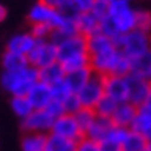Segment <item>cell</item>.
<instances>
[{
    "mask_svg": "<svg viewBox=\"0 0 151 151\" xmlns=\"http://www.w3.org/2000/svg\"><path fill=\"white\" fill-rule=\"evenodd\" d=\"M136 29L151 34V12L147 9H136Z\"/></svg>",
    "mask_w": 151,
    "mask_h": 151,
    "instance_id": "cell-29",
    "label": "cell"
},
{
    "mask_svg": "<svg viewBox=\"0 0 151 151\" xmlns=\"http://www.w3.org/2000/svg\"><path fill=\"white\" fill-rule=\"evenodd\" d=\"M73 116H74L76 122H77V125L80 127L82 133H83V136H85L86 129L91 127V123H93L94 119H96L94 109H91V108H82V106H80L76 113H73Z\"/></svg>",
    "mask_w": 151,
    "mask_h": 151,
    "instance_id": "cell-27",
    "label": "cell"
},
{
    "mask_svg": "<svg viewBox=\"0 0 151 151\" xmlns=\"http://www.w3.org/2000/svg\"><path fill=\"white\" fill-rule=\"evenodd\" d=\"M51 133L56 136H60V137H65L68 140H74V142H77L83 137V133H82L80 127L77 125L74 116L70 113H65L54 119Z\"/></svg>",
    "mask_w": 151,
    "mask_h": 151,
    "instance_id": "cell-10",
    "label": "cell"
},
{
    "mask_svg": "<svg viewBox=\"0 0 151 151\" xmlns=\"http://www.w3.org/2000/svg\"><path fill=\"white\" fill-rule=\"evenodd\" d=\"M116 45L127 59L134 60L151 50V34L133 29L116 39Z\"/></svg>",
    "mask_w": 151,
    "mask_h": 151,
    "instance_id": "cell-5",
    "label": "cell"
},
{
    "mask_svg": "<svg viewBox=\"0 0 151 151\" xmlns=\"http://www.w3.org/2000/svg\"><path fill=\"white\" fill-rule=\"evenodd\" d=\"M66 17L68 16L62 14L59 9L48 5L43 0L34 3L28 12V20L31 22V25H48L52 31L60 28L66 20Z\"/></svg>",
    "mask_w": 151,
    "mask_h": 151,
    "instance_id": "cell-6",
    "label": "cell"
},
{
    "mask_svg": "<svg viewBox=\"0 0 151 151\" xmlns=\"http://www.w3.org/2000/svg\"><path fill=\"white\" fill-rule=\"evenodd\" d=\"M45 109H46V111L52 116L54 119L66 113V111H65V106H63V104H60V102H56V100H51Z\"/></svg>",
    "mask_w": 151,
    "mask_h": 151,
    "instance_id": "cell-35",
    "label": "cell"
},
{
    "mask_svg": "<svg viewBox=\"0 0 151 151\" xmlns=\"http://www.w3.org/2000/svg\"><path fill=\"white\" fill-rule=\"evenodd\" d=\"M129 129L142 134L148 142H151V109L147 106H139L137 108L136 119Z\"/></svg>",
    "mask_w": 151,
    "mask_h": 151,
    "instance_id": "cell-17",
    "label": "cell"
},
{
    "mask_svg": "<svg viewBox=\"0 0 151 151\" xmlns=\"http://www.w3.org/2000/svg\"><path fill=\"white\" fill-rule=\"evenodd\" d=\"M105 96L117 104L128 102V85L125 76H105L104 77Z\"/></svg>",
    "mask_w": 151,
    "mask_h": 151,
    "instance_id": "cell-12",
    "label": "cell"
},
{
    "mask_svg": "<svg viewBox=\"0 0 151 151\" xmlns=\"http://www.w3.org/2000/svg\"><path fill=\"white\" fill-rule=\"evenodd\" d=\"M28 63L37 70H42L45 66H50L57 62V48L56 43L51 39L46 40H37V43L34 45L31 52L26 56Z\"/></svg>",
    "mask_w": 151,
    "mask_h": 151,
    "instance_id": "cell-7",
    "label": "cell"
},
{
    "mask_svg": "<svg viewBox=\"0 0 151 151\" xmlns=\"http://www.w3.org/2000/svg\"><path fill=\"white\" fill-rule=\"evenodd\" d=\"M125 2H129V3H131V2H133V0H125Z\"/></svg>",
    "mask_w": 151,
    "mask_h": 151,
    "instance_id": "cell-39",
    "label": "cell"
},
{
    "mask_svg": "<svg viewBox=\"0 0 151 151\" xmlns=\"http://www.w3.org/2000/svg\"><path fill=\"white\" fill-rule=\"evenodd\" d=\"M76 151H100V143L83 136L80 140L76 142Z\"/></svg>",
    "mask_w": 151,
    "mask_h": 151,
    "instance_id": "cell-32",
    "label": "cell"
},
{
    "mask_svg": "<svg viewBox=\"0 0 151 151\" xmlns=\"http://www.w3.org/2000/svg\"><path fill=\"white\" fill-rule=\"evenodd\" d=\"M54 117L46 109H32L29 116L22 119V127L26 133H40L50 134L52 128Z\"/></svg>",
    "mask_w": 151,
    "mask_h": 151,
    "instance_id": "cell-11",
    "label": "cell"
},
{
    "mask_svg": "<svg viewBox=\"0 0 151 151\" xmlns=\"http://www.w3.org/2000/svg\"><path fill=\"white\" fill-rule=\"evenodd\" d=\"M2 65H3L5 71H17V70H22V68L28 66L29 63H28L26 56H22V54H17V52L6 50V52L2 57Z\"/></svg>",
    "mask_w": 151,
    "mask_h": 151,
    "instance_id": "cell-24",
    "label": "cell"
},
{
    "mask_svg": "<svg viewBox=\"0 0 151 151\" xmlns=\"http://www.w3.org/2000/svg\"><path fill=\"white\" fill-rule=\"evenodd\" d=\"M90 52V68L97 76H127L131 73V60L119 51L116 42L104 32L86 37Z\"/></svg>",
    "mask_w": 151,
    "mask_h": 151,
    "instance_id": "cell-1",
    "label": "cell"
},
{
    "mask_svg": "<svg viewBox=\"0 0 151 151\" xmlns=\"http://www.w3.org/2000/svg\"><path fill=\"white\" fill-rule=\"evenodd\" d=\"M46 134L26 133L22 139V151H45Z\"/></svg>",
    "mask_w": 151,
    "mask_h": 151,
    "instance_id": "cell-25",
    "label": "cell"
},
{
    "mask_svg": "<svg viewBox=\"0 0 151 151\" xmlns=\"http://www.w3.org/2000/svg\"><path fill=\"white\" fill-rule=\"evenodd\" d=\"M11 108H12V111H14V114L20 119H25L26 116H29L32 113V109H34L29 99L26 97V96H12Z\"/></svg>",
    "mask_w": 151,
    "mask_h": 151,
    "instance_id": "cell-26",
    "label": "cell"
},
{
    "mask_svg": "<svg viewBox=\"0 0 151 151\" xmlns=\"http://www.w3.org/2000/svg\"><path fill=\"white\" fill-rule=\"evenodd\" d=\"M136 114H137V106H134L129 102H122V104H117L113 116L109 119H111L113 125L116 127L131 128L133 122L136 119Z\"/></svg>",
    "mask_w": 151,
    "mask_h": 151,
    "instance_id": "cell-13",
    "label": "cell"
},
{
    "mask_svg": "<svg viewBox=\"0 0 151 151\" xmlns=\"http://www.w3.org/2000/svg\"><path fill=\"white\" fill-rule=\"evenodd\" d=\"M125 77H127V85H128V102L137 108L142 106L151 93V82L133 73L127 74Z\"/></svg>",
    "mask_w": 151,
    "mask_h": 151,
    "instance_id": "cell-9",
    "label": "cell"
},
{
    "mask_svg": "<svg viewBox=\"0 0 151 151\" xmlns=\"http://www.w3.org/2000/svg\"><path fill=\"white\" fill-rule=\"evenodd\" d=\"M37 43V39L31 32H17L8 40V51L28 56L34 45Z\"/></svg>",
    "mask_w": 151,
    "mask_h": 151,
    "instance_id": "cell-14",
    "label": "cell"
},
{
    "mask_svg": "<svg viewBox=\"0 0 151 151\" xmlns=\"http://www.w3.org/2000/svg\"><path fill=\"white\" fill-rule=\"evenodd\" d=\"M94 0H71V5L77 12H86L91 9Z\"/></svg>",
    "mask_w": 151,
    "mask_h": 151,
    "instance_id": "cell-37",
    "label": "cell"
},
{
    "mask_svg": "<svg viewBox=\"0 0 151 151\" xmlns=\"http://www.w3.org/2000/svg\"><path fill=\"white\" fill-rule=\"evenodd\" d=\"M65 79V70L62 68V65L59 62L52 63L50 66H45L42 70H39V82L46 83L48 86H52L62 82Z\"/></svg>",
    "mask_w": 151,
    "mask_h": 151,
    "instance_id": "cell-20",
    "label": "cell"
},
{
    "mask_svg": "<svg viewBox=\"0 0 151 151\" xmlns=\"http://www.w3.org/2000/svg\"><path fill=\"white\" fill-rule=\"evenodd\" d=\"M29 32H31L37 40H46V39L51 37L52 29H51L48 25H32V28H31Z\"/></svg>",
    "mask_w": 151,
    "mask_h": 151,
    "instance_id": "cell-34",
    "label": "cell"
},
{
    "mask_svg": "<svg viewBox=\"0 0 151 151\" xmlns=\"http://www.w3.org/2000/svg\"><path fill=\"white\" fill-rule=\"evenodd\" d=\"M26 97L29 99L31 105L34 109H45L48 106V104L52 100L51 96V88L46 83H42V82H37L36 85L32 86V90L28 93Z\"/></svg>",
    "mask_w": 151,
    "mask_h": 151,
    "instance_id": "cell-16",
    "label": "cell"
},
{
    "mask_svg": "<svg viewBox=\"0 0 151 151\" xmlns=\"http://www.w3.org/2000/svg\"><path fill=\"white\" fill-rule=\"evenodd\" d=\"M136 29V8L125 0H111L108 5V14L100 20L99 31L111 37L114 42L122 34Z\"/></svg>",
    "mask_w": 151,
    "mask_h": 151,
    "instance_id": "cell-2",
    "label": "cell"
},
{
    "mask_svg": "<svg viewBox=\"0 0 151 151\" xmlns=\"http://www.w3.org/2000/svg\"><path fill=\"white\" fill-rule=\"evenodd\" d=\"M93 74L94 73L91 71V68H82V70H76V71H68V73H65L63 82L66 83V86L70 88V91L73 94H77L80 91V88L90 80Z\"/></svg>",
    "mask_w": 151,
    "mask_h": 151,
    "instance_id": "cell-18",
    "label": "cell"
},
{
    "mask_svg": "<svg viewBox=\"0 0 151 151\" xmlns=\"http://www.w3.org/2000/svg\"><path fill=\"white\" fill-rule=\"evenodd\" d=\"M116 106H117V102H114L113 99H109L108 96H104V97L99 100V104L94 106V113H96V116L109 119L113 116Z\"/></svg>",
    "mask_w": 151,
    "mask_h": 151,
    "instance_id": "cell-28",
    "label": "cell"
},
{
    "mask_svg": "<svg viewBox=\"0 0 151 151\" xmlns=\"http://www.w3.org/2000/svg\"><path fill=\"white\" fill-rule=\"evenodd\" d=\"M43 2L54 6V8L59 9L62 14H65L68 17H76L79 14V12L74 9V6L71 5V0H43Z\"/></svg>",
    "mask_w": 151,
    "mask_h": 151,
    "instance_id": "cell-30",
    "label": "cell"
},
{
    "mask_svg": "<svg viewBox=\"0 0 151 151\" xmlns=\"http://www.w3.org/2000/svg\"><path fill=\"white\" fill-rule=\"evenodd\" d=\"M150 150V142L143 137L142 134L128 129L127 137L122 143V151H148Z\"/></svg>",
    "mask_w": 151,
    "mask_h": 151,
    "instance_id": "cell-21",
    "label": "cell"
},
{
    "mask_svg": "<svg viewBox=\"0 0 151 151\" xmlns=\"http://www.w3.org/2000/svg\"><path fill=\"white\" fill-rule=\"evenodd\" d=\"M45 151H76V142L50 133L46 134Z\"/></svg>",
    "mask_w": 151,
    "mask_h": 151,
    "instance_id": "cell-23",
    "label": "cell"
},
{
    "mask_svg": "<svg viewBox=\"0 0 151 151\" xmlns=\"http://www.w3.org/2000/svg\"><path fill=\"white\" fill-rule=\"evenodd\" d=\"M57 62L62 68L68 71H76L82 68H90V52H88V40L82 34L65 37L56 42Z\"/></svg>",
    "mask_w": 151,
    "mask_h": 151,
    "instance_id": "cell-3",
    "label": "cell"
},
{
    "mask_svg": "<svg viewBox=\"0 0 151 151\" xmlns=\"http://www.w3.org/2000/svg\"><path fill=\"white\" fill-rule=\"evenodd\" d=\"M63 106H65V111H66V113H70V114L76 113V111H77V109L80 108V104H79L77 96H76V94H71L70 97H68V99L65 100Z\"/></svg>",
    "mask_w": 151,
    "mask_h": 151,
    "instance_id": "cell-36",
    "label": "cell"
},
{
    "mask_svg": "<svg viewBox=\"0 0 151 151\" xmlns=\"http://www.w3.org/2000/svg\"><path fill=\"white\" fill-rule=\"evenodd\" d=\"M131 73L151 82V50L140 57L131 60Z\"/></svg>",
    "mask_w": 151,
    "mask_h": 151,
    "instance_id": "cell-22",
    "label": "cell"
},
{
    "mask_svg": "<svg viewBox=\"0 0 151 151\" xmlns=\"http://www.w3.org/2000/svg\"><path fill=\"white\" fill-rule=\"evenodd\" d=\"M6 16H8V11H6L5 5L0 3V22H3V20L6 19Z\"/></svg>",
    "mask_w": 151,
    "mask_h": 151,
    "instance_id": "cell-38",
    "label": "cell"
},
{
    "mask_svg": "<svg viewBox=\"0 0 151 151\" xmlns=\"http://www.w3.org/2000/svg\"><path fill=\"white\" fill-rule=\"evenodd\" d=\"M113 128V122L111 119H106V117H100V116H96L94 122L91 123V127L86 129L85 136L90 137L93 140H97L102 142L106 137V134L109 133V129Z\"/></svg>",
    "mask_w": 151,
    "mask_h": 151,
    "instance_id": "cell-19",
    "label": "cell"
},
{
    "mask_svg": "<svg viewBox=\"0 0 151 151\" xmlns=\"http://www.w3.org/2000/svg\"><path fill=\"white\" fill-rule=\"evenodd\" d=\"M50 88H51L52 100L60 102V104H65V100H66V99L73 94V93L70 91V88L66 86V83H65L63 80L59 82V83H56V85H52V86H50Z\"/></svg>",
    "mask_w": 151,
    "mask_h": 151,
    "instance_id": "cell-31",
    "label": "cell"
},
{
    "mask_svg": "<svg viewBox=\"0 0 151 151\" xmlns=\"http://www.w3.org/2000/svg\"><path fill=\"white\" fill-rule=\"evenodd\" d=\"M39 82V70L31 65L17 71H5L0 83L11 96H28L32 86Z\"/></svg>",
    "mask_w": 151,
    "mask_h": 151,
    "instance_id": "cell-4",
    "label": "cell"
},
{
    "mask_svg": "<svg viewBox=\"0 0 151 151\" xmlns=\"http://www.w3.org/2000/svg\"><path fill=\"white\" fill-rule=\"evenodd\" d=\"M74 23H76L77 32L82 34V36H85V37H90L93 34L99 32V28H100V20L96 17L91 11L79 12V14L74 17Z\"/></svg>",
    "mask_w": 151,
    "mask_h": 151,
    "instance_id": "cell-15",
    "label": "cell"
},
{
    "mask_svg": "<svg viewBox=\"0 0 151 151\" xmlns=\"http://www.w3.org/2000/svg\"><path fill=\"white\" fill-rule=\"evenodd\" d=\"M106 2H111V0H106Z\"/></svg>",
    "mask_w": 151,
    "mask_h": 151,
    "instance_id": "cell-41",
    "label": "cell"
},
{
    "mask_svg": "<svg viewBox=\"0 0 151 151\" xmlns=\"http://www.w3.org/2000/svg\"><path fill=\"white\" fill-rule=\"evenodd\" d=\"M79 99V104L82 108H91L94 109V106L99 104V100L105 96L104 91V77L97 74H93L90 80L80 88V91L76 94Z\"/></svg>",
    "mask_w": 151,
    "mask_h": 151,
    "instance_id": "cell-8",
    "label": "cell"
},
{
    "mask_svg": "<svg viewBox=\"0 0 151 151\" xmlns=\"http://www.w3.org/2000/svg\"><path fill=\"white\" fill-rule=\"evenodd\" d=\"M108 5H109V2H106V0H94V3H93L90 11L99 20H102V19H105L106 14H108Z\"/></svg>",
    "mask_w": 151,
    "mask_h": 151,
    "instance_id": "cell-33",
    "label": "cell"
},
{
    "mask_svg": "<svg viewBox=\"0 0 151 151\" xmlns=\"http://www.w3.org/2000/svg\"><path fill=\"white\" fill-rule=\"evenodd\" d=\"M148 151H151V142H150V150H148Z\"/></svg>",
    "mask_w": 151,
    "mask_h": 151,
    "instance_id": "cell-40",
    "label": "cell"
}]
</instances>
